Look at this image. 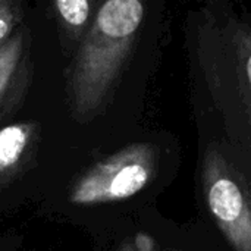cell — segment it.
I'll return each instance as SVG.
<instances>
[{
    "instance_id": "6da1fadb",
    "label": "cell",
    "mask_w": 251,
    "mask_h": 251,
    "mask_svg": "<svg viewBox=\"0 0 251 251\" xmlns=\"http://www.w3.org/2000/svg\"><path fill=\"white\" fill-rule=\"evenodd\" d=\"M184 46L194 100L251 179V10L207 0L188 10Z\"/></svg>"
},
{
    "instance_id": "7a4b0ae2",
    "label": "cell",
    "mask_w": 251,
    "mask_h": 251,
    "mask_svg": "<svg viewBox=\"0 0 251 251\" xmlns=\"http://www.w3.org/2000/svg\"><path fill=\"white\" fill-rule=\"evenodd\" d=\"M149 0H100L69 66L66 94L78 121L96 116L110 100L135 50Z\"/></svg>"
},
{
    "instance_id": "3957f363",
    "label": "cell",
    "mask_w": 251,
    "mask_h": 251,
    "mask_svg": "<svg viewBox=\"0 0 251 251\" xmlns=\"http://www.w3.org/2000/svg\"><path fill=\"white\" fill-rule=\"evenodd\" d=\"M207 209L232 251H251V179L224 140L207 144L201 159Z\"/></svg>"
},
{
    "instance_id": "277c9868",
    "label": "cell",
    "mask_w": 251,
    "mask_h": 251,
    "mask_svg": "<svg viewBox=\"0 0 251 251\" xmlns=\"http://www.w3.org/2000/svg\"><path fill=\"white\" fill-rule=\"evenodd\" d=\"M156 169V150L149 143L131 144L100 160L71 190L74 204H101L140 193Z\"/></svg>"
},
{
    "instance_id": "5b68a950",
    "label": "cell",
    "mask_w": 251,
    "mask_h": 251,
    "mask_svg": "<svg viewBox=\"0 0 251 251\" xmlns=\"http://www.w3.org/2000/svg\"><path fill=\"white\" fill-rule=\"evenodd\" d=\"M29 78V35L16 31L0 47V119L22 97Z\"/></svg>"
},
{
    "instance_id": "8992f818",
    "label": "cell",
    "mask_w": 251,
    "mask_h": 251,
    "mask_svg": "<svg viewBox=\"0 0 251 251\" xmlns=\"http://www.w3.org/2000/svg\"><path fill=\"white\" fill-rule=\"evenodd\" d=\"M34 128L32 124H13L0 129V181L10 178L24 163Z\"/></svg>"
},
{
    "instance_id": "52a82bcc",
    "label": "cell",
    "mask_w": 251,
    "mask_h": 251,
    "mask_svg": "<svg viewBox=\"0 0 251 251\" xmlns=\"http://www.w3.org/2000/svg\"><path fill=\"white\" fill-rule=\"evenodd\" d=\"M99 4L100 0H53L60 29L68 41L79 43Z\"/></svg>"
},
{
    "instance_id": "ba28073f",
    "label": "cell",
    "mask_w": 251,
    "mask_h": 251,
    "mask_svg": "<svg viewBox=\"0 0 251 251\" xmlns=\"http://www.w3.org/2000/svg\"><path fill=\"white\" fill-rule=\"evenodd\" d=\"M21 19L22 10L18 0H0V47L12 37Z\"/></svg>"
},
{
    "instance_id": "9c48e42d",
    "label": "cell",
    "mask_w": 251,
    "mask_h": 251,
    "mask_svg": "<svg viewBox=\"0 0 251 251\" xmlns=\"http://www.w3.org/2000/svg\"><path fill=\"white\" fill-rule=\"evenodd\" d=\"M122 251H157L154 241L149 237V235H138L135 243Z\"/></svg>"
},
{
    "instance_id": "30bf717a",
    "label": "cell",
    "mask_w": 251,
    "mask_h": 251,
    "mask_svg": "<svg viewBox=\"0 0 251 251\" xmlns=\"http://www.w3.org/2000/svg\"><path fill=\"white\" fill-rule=\"evenodd\" d=\"M196 1H197V3L200 4V3H204V1H207V0H196Z\"/></svg>"
}]
</instances>
